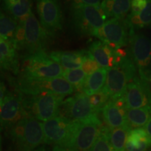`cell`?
<instances>
[{
    "label": "cell",
    "mask_w": 151,
    "mask_h": 151,
    "mask_svg": "<svg viewBox=\"0 0 151 151\" xmlns=\"http://www.w3.org/2000/svg\"><path fill=\"white\" fill-rule=\"evenodd\" d=\"M7 130L16 151L33 150L44 144L43 123L33 117H26Z\"/></svg>",
    "instance_id": "6da1fadb"
},
{
    "label": "cell",
    "mask_w": 151,
    "mask_h": 151,
    "mask_svg": "<svg viewBox=\"0 0 151 151\" xmlns=\"http://www.w3.org/2000/svg\"><path fill=\"white\" fill-rule=\"evenodd\" d=\"M137 69L130 52L125 56H116V64L107 71L106 83L102 89L110 99L122 97L128 84L137 76Z\"/></svg>",
    "instance_id": "7a4b0ae2"
},
{
    "label": "cell",
    "mask_w": 151,
    "mask_h": 151,
    "mask_svg": "<svg viewBox=\"0 0 151 151\" xmlns=\"http://www.w3.org/2000/svg\"><path fill=\"white\" fill-rule=\"evenodd\" d=\"M64 70L60 64L50 58L49 53L39 52L25 54L20 62L19 76L35 79L62 77Z\"/></svg>",
    "instance_id": "3957f363"
},
{
    "label": "cell",
    "mask_w": 151,
    "mask_h": 151,
    "mask_svg": "<svg viewBox=\"0 0 151 151\" xmlns=\"http://www.w3.org/2000/svg\"><path fill=\"white\" fill-rule=\"evenodd\" d=\"M16 91L26 95L53 93L66 97L74 92L73 86L63 77L48 79H35L18 76L12 81Z\"/></svg>",
    "instance_id": "277c9868"
},
{
    "label": "cell",
    "mask_w": 151,
    "mask_h": 151,
    "mask_svg": "<svg viewBox=\"0 0 151 151\" xmlns=\"http://www.w3.org/2000/svg\"><path fill=\"white\" fill-rule=\"evenodd\" d=\"M106 19L101 5L71 7V22L76 32L81 35L97 37Z\"/></svg>",
    "instance_id": "5b68a950"
},
{
    "label": "cell",
    "mask_w": 151,
    "mask_h": 151,
    "mask_svg": "<svg viewBox=\"0 0 151 151\" xmlns=\"http://www.w3.org/2000/svg\"><path fill=\"white\" fill-rule=\"evenodd\" d=\"M20 94L24 109L29 116L43 122L58 116L60 107L65 98L53 93H41L36 95Z\"/></svg>",
    "instance_id": "8992f818"
},
{
    "label": "cell",
    "mask_w": 151,
    "mask_h": 151,
    "mask_svg": "<svg viewBox=\"0 0 151 151\" xmlns=\"http://www.w3.org/2000/svg\"><path fill=\"white\" fill-rule=\"evenodd\" d=\"M76 121L57 116L43 123L44 144L52 146V151H65L70 143Z\"/></svg>",
    "instance_id": "52a82bcc"
},
{
    "label": "cell",
    "mask_w": 151,
    "mask_h": 151,
    "mask_svg": "<svg viewBox=\"0 0 151 151\" xmlns=\"http://www.w3.org/2000/svg\"><path fill=\"white\" fill-rule=\"evenodd\" d=\"M100 114L83 121H76L70 143L65 151H92L104 124Z\"/></svg>",
    "instance_id": "ba28073f"
},
{
    "label": "cell",
    "mask_w": 151,
    "mask_h": 151,
    "mask_svg": "<svg viewBox=\"0 0 151 151\" xmlns=\"http://www.w3.org/2000/svg\"><path fill=\"white\" fill-rule=\"evenodd\" d=\"M130 28L126 18H111L98 32L97 37L114 50L129 44Z\"/></svg>",
    "instance_id": "9c48e42d"
},
{
    "label": "cell",
    "mask_w": 151,
    "mask_h": 151,
    "mask_svg": "<svg viewBox=\"0 0 151 151\" xmlns=\"http://www.w3.org/2000/svg\"><path fill=\"white\" fill-rule=\"evenodd\" d=\"M129 46L130 54L139 71V76L150 81L151 40L141 34L132 32L130 34Z\"/></svg>",
    "instance_id": "30bf717a"
},
{
    "label": "cell",
    "mask_w": 151,
    "mask_h": 151,
    "mask_svg": "<svg viewBox=\"0 0 151 151\" xmlns=\"http://www.w3.org/2000/svg\"><path fill=\"white\" fill-rule=\"evenodd\" d=\"M25 27V54L46 52L52 34L43 28L32 12L24 22Z\"/></svg>",
    "instance_id": "8fae6325"
},
{
    "label": "cell",
    "mask_w": 151,
    "mask_h": 151,
    "mask_svg": "<svg viewBox=\"0 0 151 151\" xmlns=\"http://www.w3.org/2000/svg\"><path fill=\"white\" fill-rule=\"evenodd\" d=\"M28 116L21 94L17 92L14 93L7 91L0 101V128L8 129Z\"/></svg>",
    "instance_id": "7c38bea8"
},
{
    "label": "cell",
    "mask_w": 151,
    "mask_h": 151,
    "mask_svg": "<svg viewBox=\"0 0 151 151\" xmlns=\"http://www.w3.org/2000/svg\"><path fill=\"white\" fill-rule=\"evenodd\" d=\"M99 113L92 108L88 95L83 92H77L62 101L58 116L73 121H83Z\"/></svg>",
    "instance_id": "4fadbf2b"
},
{
    "label": "cell",
    "mask_w": 151,
    "mask_h": 151,
    "mask_svg": "<svg viewBox=\"0 0 151 151\" xmlns=\"http://www.w3.org/2000/svg\"><path fill=\"white\" fill-rule=\"evenodd\" d=\"M149 81L137 76L128 84L122 95L127 109L151 108V88Z\"/></svg>",
    "instance_id": "5bb4252c"
},
{
    "label": "cell",
    "mask_w": 151,
    "mask_h": 151,
    "mask_svg": "<svg viewBox=\"0 0 151 151\" xmlns=\"http://www.w3.org/2000/svg\"><path fill=\"white\" fill-rule=\"evenodd\" d=\"M37 11L43 28L52 34L62 29L63 15L60 0H37Z\"/></svg>",
    "instance_id": "9a60e30c"
},
{
    "label": "cell",
    "mask_w": 151,
    "mask_h": 151,
    "mask_svg": "<svg viewBox=\"0 0 151 151\" xmlns=\"http://www.w3.org/2000/svg\"><path fill=\"white\" fill-rule=\"evenodd\" d=\"M127 110L123 97L111 99L101 111L102 121L111 129L126 125Z\"/></svg>",
    "instance_id": "2e32d148"
},
{
    "label": "cell",
    "mask_w": 151,
    "mask_h": 151,
    "mask_svg": "<svg viewBox=\"0 0 151 151\" xmlns=\"http://www.w3.org/2000/svg\"><path fill=\"white\" fill-rule=\"evenodd\" d=\"M20 62L18 50L12 40L0 43V70L12 71L19 74Z\"/></svg>",
    "instance_id": "e0dca14e"
},
{
    "label": "cell",
    "mask_w": 151,
    "mask_h": 151,
    "mask_svg": "<svg viewBox=\"0 0 151 151\" xmlns=\"http://www.w3.org/2000/svg\"><path fill=\"white\" fill-rule=\"evenodd\" d=\"M88 52L100 67L109 69L116 64V50L102 41H97L92 43L89 47Z\"/></svg>",
    "instance_id": "ac0fdd59"
},
{
    "label": "cell",
    "mask_w": 151,
    "mask_h": 151,
    "mask_svg": "<svg viewBox=\"0 0 151 151\" xmlns=\"http://www.w3.org/2000/svg\"><path fill=\"white\" fill-rule=\"evenodd\" d=\"M86 50L80 51H53L49 53L50 58L60 64L64 71L80 69L82 67Z\"/></svg>",
    "instance_id": "d6986e66"
},
{
    "label": "cell",
    "mask_w": 151,
    "mask_h": 151,
    "mask_svg": "<svg viewBox=\"0 0 151 151\" xmlns=\"http://www.w3.org/2000/svg\"><path fill=\"white\" fill-rule=\"evenodd\" d=\"M5 11L18 23H23L32 13V0H3Z\"/></svg>",
    "instance_id": "ffe728a7"
},
{
    "label": "cell",
    "mask_w": 151,
    "mask_h": 151,
    "mask_svg": "<svg viewBox=\"0 0 151 151\" xmlns=\"http://www.w3.org/2000/svg\"><path fill=\"white\" fill-rule=\"evenodd\" d=\"M107 18H126L131 9V0H101Z\"/></svg>",
    "instance_id": "44dd1931"
},
{
    "label": "cell",
    "mask_w": 151,
    "mask_h": 151,
    "mask_svg": "<svg viewBox=\"0 0 151 151\" xmlns=\"http://www.w3.org/2000/svg\"><path fill=\"white\" fill-rule=\"evenodd\" d=\"M150 146V139L144 128L130 130L126 142V151H146Z\"/></svg>",
    "instance_id": "7402d4cb"
},
{
    "label": "cell",
    "mask_w": 151,
    "mask_h": 151,
    "mask_svg": "<svg viewBox=\"0 0 151 151\" xmlns=\"http://www.w3.org/2000/svg\"><path fill=\"white\" fill-rule=\"evenodd\" d=\"M107 71L108 69L100 67L98 70L88 76L83 87V93L90 96L101 91L105 86Z\"/></svg>",
    "instance_id": "603a6c76"
},
{
    "label": "cell",
    "mask_w": 151,
    "mask_h": 151,
    "mask_svg": "<svg viewBox=\"0 0 151 151\" xmlns=\"http://www.w3.org/2000/svg\"><path fill=\"white\" fill-rule=\"evenodd\" d=\"M126 19L130 28V34L136 32L138 29L150 26L151 0H149L146 6L137 13L128 14Z\"/></svg>",
    "instance_id": "cb8c5ba5"
},
{
    "label": "cell",
    "mask_w": 151,
    "mask_h": 151,
    "mask_svg": "<svg viewBox=\"0 0 151 151\" xmlns=\"http://www.w3.org/2000/svg\"><path fill=\"white\" fill-rule=\"evenodd\" d=\"M150 117V107L127 109L126 113L127 125L131 129L145 127Z\"/></svg>",
    "instance_id": "d4e9b609"
},
{
    "label": "cell",
    "mask_w": 151,
    "mask_h": 151,
    "mask_svg": "<svg viewBox=\"0 0 151 151\" xmlns=\"http://www.w3.org/2000/svg\"><path fill=\"white\" fill-rule=\"evenodd\" d=\"M131 129L126 125L111 129L109 128L108 137L113 149L118 151H125L126 142Z\"/></svg>",
    "instance_id": "484cf974"
},
{
    "label": "cell",
    "mask_w": 151,
    "mask_h": 151,
    "mask_svg": "<svg viewBox=\"0 0 151 151\" xmlns=\"http://www.w3.org/2000/svg\"><path fill=\"white\" fill-rule=\"evenodd\" d=\"M18 24L16 20L10 15L0 9V35L2 36L6 41L13 40Z\"/></svg>",
    "instance_id": "4316f807"
},
{
    "label": "cell",
    "mask_w": 151,
    "mask_h": 151,
    "mask_svg": "<svg viewBox=\"0 0 151 151\" xmlns=\"http://www.w3.org/2000/svg\"><path fill=\"white\" fill-rule=\"evenodd\" d=\"M88 76L82 69H71L64 71L62 77L71 84L77 92H82L85 81Z\"/></svg>",
    "instance_id": "83f0119b"
},
{
    "label": "cell",
    "mask_w": 151,
    "mask_h": 151,
    "mask_svg": "<svg viewBox=\"0 0 151 151\" xmlns=\"http://www.w3.org/2000/svg\"><path fill=\"white\" fill-rule=\"evenodd\" d=\"M109 130V127L104 124L92 151H112L113 148L108 137Z\"/></svg>",
    "instance_id": "f1b7e54d"
},
{
    "label": "cell",
    "mask_w": 151,
    "mask_h": 151,
    "mask_svg": "<svg viewBox=\"0 0 151 151\" xmlns=\"http://www.w3.org/2000/svg\"><path fill=\"white\" fill-rule=\"evenodd\" d=\"M88 97H89L90 104L97 113H101V111L102 110L104 106L110 100V97H109L108 94L105 93L102 90Z\"/></svg>",
    "instance_id": "f546056e"
},
{
    "label": "cell",
    "mask_w": 151,
    "mask_h": 151,
    "mask_svg": "<svg viewBox=\"0 0 151 151\" xmlns=\"http://www.w3.org/2000/svg\"><path fill=\"white\" fill-rule=\"evenodd\" d=\"M13 42L14 43L16 48L18 50H24L25 46V27L24 22L18 23L16 28L15 35L13 39Z\"/></svg>",
    "instance_id": "4dcf8cb0"
},
{
    "label": "cell",
    "mask_w": 151,
    "mask_h": 151,
    "mask_svg": "<svg viewBox=\"0 0 151 151\" xmlns=\"http://www.w3.org/2000/svg\"><path fill=\"white\" fill-rule=\"evenodd\" d=\"M81 68H82L83 71L86 73L87 76H89L94 73V71L98 70L100 68V66L97 61L94 59L93 57L90 54V52L87 51L86 55L84 57Z\"/></svg>",
    "instance_id": "1f68e13d"
},
{
    "label": "cell",
    "mask_w": 151,
    "mask_h": 151,
    "mask_svg": "<svg viewBox=\"0 0 151 151\" xmlns=\"http://www.w3.org/2000/svg\"><path fill=\"white\" fill-rule=\"evenodd\" d=\"M71 7L84 5L99 6L101 4V0H71Z\"/></svg>",
    "instance_id": "d6a6232c"
},
{
    "label": "cell",
    "mask_w": 151,
    "mask_h": 151,
    "mask_svg": "<svg viewBox=\"0 0 151 151\" xmlns=\"http://www.w3.org/2000/svg\"><path fill=\"white\" fill-rule=\"evenodd\" d=\"M6 90L4 84L2 82H0V101L4 97L6 93Z\"/></svg>",
    "instance_id": "836d02e7"
},
{
    "label": "cell",
    "mask_w": 151,
    "mask_h": 151,
    "mask_svg": "<svg viewBox=\"0 0 151 151\" xmlns=\"http://www.w3.org/2000/svg\"><path fill=\"white\" fill-rule=\"evenodd\" d=\"M144 129H145V130H146V133L148 134V137H150V141H151V117H150V118L149 119L148 122H147V124L145 125Z\"/></svg>",
    "instance_id": "e575fe53"
},
{
    "label": "cell",
    "mask_w": 151,
    "mask_h": 151,
    "mask_svg": "<svg viewBox=\"0 0 151 151\" xmlns=\"http://www.w3.org/2000/svg\"><path fill=\"white\" fill-rule=\"evenodd\" d=\"M30 151H48V150H47L46 146H40L39 147V148L35 149V150H30Z\"/></svg>",
    "instance_id": "d590c367"
},
{
    "label": "cell",
    "mask_w": 151,
    "mask_h": 151,
    "mask_svg": "<svg viewBox=\"0 0 151 151\" xmlns=\"http://www.w3.org/2000/svg\"><path fill=\"white\" fill-rule=\"evenodd\" d=\"M0 151H2V139H1V129L0 128Z\"/></svg>",
    "instance_id": "8d00e7d4"
},
{
    "label": "cell",
    "mask_w": 151,
    "mask_h": 151,
    "mask_svg": "<svg viewBox=\"0 0 151 151\" xmlns=\"http://www.w3.org/2000/svg\"><path fill=\"white\" fill-rule=\"evenodd\" d=\"M5 41L6 40H5L4 38L1 35H0V43H2V42H4V41Z\"/></svg>",
    "instance_id": "74e56055"
},
{
    "label": "cell",
    "mask_w": 151,
    "mask_h": 151,
    "mask_svg": "<svg viewBox=\"0 0 151 151\" xmlns=\"http://www.w3.org/2000/svg\"><path fill=\"white\" fill-rule=\"evenodd\" d=\"M112 151H118V150H114V149H113ZM125 151H126V150H125Z\"/></svg>",
    "instance_id": "f35d334b"
},
{
    "label": "cell",
    "mask_w": 151,
    "mask_h": 151,
    "mask_svg": "<svg viewBox=\"0 0 151 151\" xmlns=\"http://www.w3.org/2000/svg\"><path fill=\"white\" fill-rule=\"evenodd\" d=\"M1 0H0V2H1Z\"/></svg>",
    "instance_id": "ab89813d"
}]
</instances>
